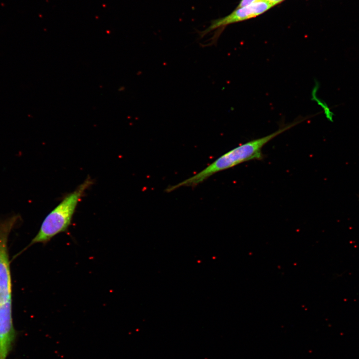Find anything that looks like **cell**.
Wrapping results in <instances>:
<instances>
[{"label":"cell","instance_id":"obj_1","mask_svg":"<svg viewBox=\"0 0 359 359\" xmlns=\"http://www.w3.org/2000/svg\"><path fill=\"white\" fill-rule=\"evenodd\" d=\"M304 120L305 119L303 118L297 119L288 125L283 126L270 134L239 145L221 155L197 174L180 183L169 186L165 191L169 192L183 186L195 187L218 172L232 168L250 160L262 159L263 154L262 150L267 143Z\"/></svg>","mask_w":359,"mask_h":359},{"label":"cell","instance_id":"obj_2","mask_svg":"<svg viewBox=\"0 0 359 359\" xmlns=\"http://www.w3.org/2000/svg\"><path fill=\"white\" fill-rule=\"evenodd\" d=\"M93 183V180L88 177L75 190L65 196L45 218L39 231L25 250L35 244H45L57 234L67 231L79 202Z\"/></svg>","mask_w":359,"mask_h":359},{"label":"cell","instance_id":"obj_3","mask_svg":"<svg viewBox=\"0 0 359 359\" xmlns=\"http://www.w3.org/2000/svg\"><path fill=\"white\" fill-rule=\"evenodd\" d=\"M21 219L19 214H15L0 220V304L12 300L8 238L12 230Z\"/></svg>","mask_w":359,"mask_h":359},{"label":"cell","instance_id":"obj_4","mask_svg":"<svg viewBox=\"0 0 359 359\" xmlns=\"http://www.w3.org/2000/svg\"><path fill=\"white\" fill-rule=\"evenodd\" d=\"M272 7L270 4L261 0L247 6L236 8L229 15L212 20L209 26L199 32V35L201 38H203L215 30L210 42L206 45H212L216 43L221 33L227 26L259 16Z\"/></svg>","mask_w":359,"mask_h":359},{"label":"cell","instance_id":"obj_5","mask_svg":"<svg viewBox=\"0 0 359 359\" xmlns=\"http://www.w3.org/2000/svg\"><path fill=\"white\" fill-rule=\"evenodd\" d=\"M16 333L12 318V302L0 304V359H6L13 346Z\"/></svg>","mask_w":359,"mask_h":359},{"label":"cell","instance_id":"obj_6","mask_svg":"<svg viewBox=\"0 0 359 359\" xmlns=\"http://www.w3.org/2000/svg\"><path fill=\"white\" fill-rule=\"evenodd\" d=\"M261 0H241L236 8H240L250 5Z\"/></svg>","mask_w":359,"mask_h":359},{"label":"cell","instance_id":"obj_7","mask_svg":"<svg viewBox=\"0 0 359 359\" xmlns=\"http://www.w3.org/2000/svg\"><path fill=\"white\" fill-rule=\"evenodd\" d=\"M266 2L270 4L271 5H272L273 7L275 5L280 4V3L282 2L285 0H263Z\"/></svg>","mask_w":359,"mask_h":359}]
</instances>
